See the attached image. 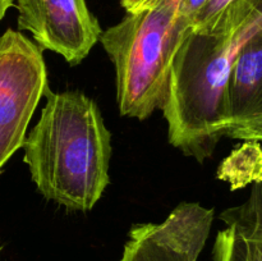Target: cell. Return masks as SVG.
<instances>
[{
    "label": "cell",
    "mask_w": 262,
    "mask_h": 261,
    "mask_svg": "<svg viewBox=\"0 0 262 261\" xmlns=\"http://www.w3.org/2000/svg\"><path fill=\"white\" fill-rule=\"evenodd\" d=\"M181 0H154L102 31L100 42L115 67L119 110L145 120L160 109L171 64L187 31L179 25Z\"/></svg>",
    "instance_id": "obj_3"
},
{
    "label": "cell",
    "mask_w": 262,
    "mask_h": 261,
    "mask_svg": "<svg viewBox=\"0 0 262 261\" xmlns=\"http://www.w3.org/2000/svg\"><path fill=\"white\" fill-rule=\"evenodd\" d=\"M262 28V0L247 19L227 33L189 30L182 40L160 109L169 142L204 163L225 137V94L242 46Z\"/></svg>",
    "instance_id": "obj_2"
},
{
    "label": "cell",
    "mask_w": 262,
    "mask_h": 261,
    "mask_svg": "<svg viewBox=\"0 0 262 261\" xmlns=\"http://www.w3.org/2000/svg\"><path fill=\"white\" fill-rule=\"evenodd\" d=\"M45 106L25 138L23 160L45 199L89 211L109 184L112 135L92 99L79 91L43 94Z\"/></svg>",
    "instance_id": "obj_1"
},
{
    "label": "cell",
    "mask_w": 262,
    "mask_h": 261,
    "mask_svg": "<svg viewBox=\"0 0 262 261\" xmlns=\"http://www.w3.org/2000/svg\"><path fill=\"white\" fill-rule=\"evenodd\" d=\"M209 0H181L178 10V22L188 32L192 22L199 14L200 10L205 7Z\"/></svg>",
    "instance_id": "obj_12"
},
{
    "label": "cell",
    "mask_w": 262,
    "mask_h": 261,
    "mask_svg": "<svg viewBox=\"0 0 262 261\" xmlns=\"http://www.w3.org/2000/svg\"><path fill=\"white\" fill-rule=\"evenodd\" d=\"M217 178L228 182L232 189L248 184L262 183V145L256 141H245L220 164Z\"/></svg>",
    "instance_id": "obj_10"
},
{
    "label": "cell",
    "mask_w": 262,
    "mask_h": 261,
    "mask_svg": "<svg viewBox=\"0 0 262 261\" xmlns=\"http://www.w3.org/2000/svg\"><path fill=\"white\" fill-rule=\"evenodd\" d=\"M127 13H135L150 5L154 0H119Z\"/></svg>",
    "instance_id": "obj_13"
},
{
    "label": "cell",
    "mask_w": 262,
    "mask_h": 261,
    "mask_svg": "<svg viewBox=\"0 0 262 261\" xmlns=\"http://www.w3.org/2000/svg\"><path fill=\"white\" fill-rule=\"evenodd\" d=\"M261 0H209L189 30L225 33L242 25Z\"/></svg>",
    "instance_id": "obj_9"
},
{
    "label": "cell",
    "mask_w": 262,
    "mask_h": 261,
    "mask_svg": "<svg viewBox=\"0 0 262 261\" xmlns=\"http://www.w3.org/2000/svg\"><path fill=\"white\" fill-rule=\"evenodd\" d=\"M225 137L242 141H256L262 143V110L243 122L230 127L225 133Z\"/></svg>",
    "instance_id": "obj_11"
},
{
    "label": "cell",
    "mask_w": 262,
    "mask_h": 261,
    "mask_svg": "<svg viewBox=\"0 0 262 261\" xmlns=\"http://www.w3.org/2000/svg\"><path fill=\"white\" fill-rule=\"evenodd\" d=\"M13 2H14V0H0V20L4 18L7 10L12 7Z\"/></svg>",
    "instance_id": "obj_14"
},
{
    "label": "cell",
    "mask_w": 262,
    "mask_h": 261,
    "mask_svg": "<svg viewBox=\"0 0 262 261\" xmlns=\"http://www.w3.org/2000/svg\"><path fill=\"white\" fill-rule=\"evenodd\" d=\"M18 27L31 32L41 50L59 54L77 66L101 36L86 0H15Z\"/></svg>",
    "instance_id": "obj_5"
},
{
    "label": "cell",
    "mask_w": 262,
    "mask_h": 261,
    "mask_svg": "<svg viewBox=\"0 0 262 261\" xmlns=\"http://www.w3.org/2000/svg\"><path fill=\"white\" fill-rule=\"evenodd\" d=\"M212 261H262V183L252 184L245 202L220 214Z\"/></svg>",
    "instance_id": "obj_7"
},
{
    "label": "cell",
    "mask_w": 262,
    "mask_h": 261,
    "mask_svg": "<svg viewBox=\"0 0 262 261\" xmlns=\"http://www.w3.org/2000/svg\"><path fill=\"white\" fill-rule=\"evenodd\" d=\"M2 250H3V246H0V253H2Z\"/></svg>",
    "instance_id": "obj_15"
},
{
    "label": "cell",
    "mask_w": 262,
    "mask_h": 261,
    "mask_svg": "<svg viewBox=\"0 0 262 261\" xmlns=\"http://www.w3.org/2000/svg\"><path fill=\"white\" fill-rule=\"evenodd\" d=\"M214 223V209L181 202L161 223L136 224L118 261H197Z\"/></svg>",
    "instance_id": "obj_6"
},
{
    "label": "cell",
    "mask_w": 262,
    "mask_h": 261,
    "mask_svg": "<svg viewBox=\"0 0 262 261\" xmlns=\"http://www.w3.org/2000/svg\"><path fill=\"white\" fill-rule=\"evenodd\" d=\"M48 87L42 50L8 28L0 36V171L22 147L28 123Z\"/></svg>",
    "instance_id": "obj_4"
},
{
    "label": "cell",
    "mask_w": 262,
    "mask_h": 261,
    "mask_svg": "<svg viewBox=\"0 0 262 261\" xmlns=\"http://www.w3.org/2000/svg\"><path fill=\"white\" fill-rule=\"evenodd\" d=\"M262 110V28L237 54L225 94L227 129Z\"/></svg>",
    "instance_id": "obj_8"
}]
</instances>
